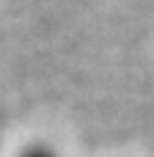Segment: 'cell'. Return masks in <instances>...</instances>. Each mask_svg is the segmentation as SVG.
Here are the masks:
<instances>
[{
	"label": "cell",
	"mask_w": 154,
	"mask_h": 157,
	"mask_svg": "<svg viewBox=\"0 0 154 157\" xmlns=\"http://www.w3.org/2000/svg\"><path fill=\"white\" fill-rule=\"evenodd\" d=\"M22 157H58V155L50 152V149H30V152H25Z\"/></svg>",
	"instance_id": "cell-1"
}]
</instances>
